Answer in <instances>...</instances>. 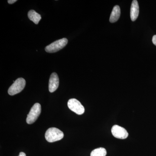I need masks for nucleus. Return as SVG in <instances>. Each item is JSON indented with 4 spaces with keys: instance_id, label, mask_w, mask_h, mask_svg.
I'll return each mask as SVG.
<instances>
[{
    "instance_id": "11",
    "label": "nucleus",
    "mask_w": 156,
    "mask_h": 156,
    "mask_svg": "<svg viewBox=\"0 0 156 156\" xmlns=\"http://www.w3.org/2000/svg\"><path fill=\"white\" fill-rule=\"evenodd\" d=\"M107 151L104 148H98L92 151L90 156H106Z\"/></svg>"
},
{
    "instance_id": "13",
    "label": "nucleus",
    "mask_w": 156,
    "mask_h": 156,
    "mask_svg": "<svg viewBox=\"0 0 156 156\" xmlns=\"http://www.w3.org/2000/svg\"><path fill=\"white\" fill-rule=\"evenodd\" d=\"M16 2H17V0H9L8 1V3L10 4H14V3Z\"/></svg>"
},
{
    "instance_id": "8",
    "label": "nucleus",
    "mask_w": 156,
    "mask_h": 156,
    "mask_svg": "<svg viewBox=\"0 0 156 156\" xmlns=\"http://www.w3.org/2000/svg\"><path fill=\"white\" fill-rule=\"evenodd\" d=\"M139 13V7L138 2L136 0L132 1L131 3L130 17L131 20L135 21L138 17Z\"/></svg>"
},
{
    "instance_id": "3",
    "label": "nucleus",
    "mask_w": 156,
    "mask_h": 156,
    "mask_svg": "<svg viewBox=\"0 0 156 156\" xmlns=\"http://www.w3.org/2000/svg\"><path fill=\"white\" fill-rule=\"evenodd\" d=\"M26 81L22 78H18L9 88L8 93L11 95L18 94L23 90L25 87Z\"/></svg>"
},
{
    "instance_id": "6",
    "label": "nucleus",
    "mask_w": 156,
    "mask_h": 156,
    "mask_svg": "<svg viewBox=\"0 0 156 156\" xmlns=\"http://www.w3.org/2000/svg\"><path fill=\"white\" fill-rule=\"evenodd\" d=\"M112 133L115 137L119 139H126L128 136L127 130L118 125H115L113 126L112 128Z\"/></svg>"
},
{
    "instance_id": "4",
    "label": "nucleus",
    "mask_w": 156,
    "mask_h": 156,
    "mask_svg": "<svg viewBox=\"0 0 156 156\" xmlns=\"http://www.w3.org/2000/svg\"><path fill=\"white\" fill-rule=\"evenodd\" d=\"M41 108L40 104L36 103L32 106L27 118L26 122L28 124H33L36 121L41 114Z\"/></svg>"
},
{
    "instance_id": "2",
    "label": "nucleus",
    "mask_w": 156,
    "mask_h": 156,
    "mask_svg": "<svg viewBox=\"0 0 156 156\" xmlns=\"http://www.w3.org/2000/svg\"><path fill=\"white\" fill-rule=\"evenodd\" d=\"M68 43V40L65 38L57 40L48 45L45 48V50L48 53H55L64 48Z\"/></svg>"
},
{
    "instance_id": "12",
    "label": "nucleus",
    "mask_w": 156,
    "mask_h": 156,
    "mask_svg": "<svg viewBox=\"0 0 156 156\" xmlns=\"http://www.w3.org/2000/svg\"><path fill=\"white\" fill-rule=\"evenodd\" d=\"M152 42L156 46V35H154L152 38Z\"/></svg>"
},
{
    "instance_id": "1",
    "label": "nucleus",
    "mask_w": 156,
    "mask_h": 156,
    "mask_svg": "<svg viewBox=\"0 0 156 156\" xmlns=\"http://www.w3.org/2000/svg\"><path fill=\"white\" fill-rule=\"evenodd\" d=\"M45 136L48 142H54L62 139L64 136V134L58 128H51L46 131Z\"/></svg>"
},
{
    "instance_id": "9",
    "label": "nucleus",
    "mask_w": 156,
    "mask_h": 156,
    "mask_svg": "<svg viewBox=\"0 0 156 156\" xmlns=\"http://www.w3.org/2000/svg\"><path fill=\"white\" fill-rule=\"evenodd\" d=\"M121 14V10L119 6L115 5L113 9L110 17L109 21L111 23H115L119 19Z\"/></svg>"
},
{
    "instance_id": "10",
    "label": "nucleus",
    "mask_w": 156,
    "mask_h": 156,
    "mask_svg": "<svg viewBox=\"0 0 156 156\" xmlns=\"http://www.w3.org/2000/svg\"><path fill=\"white\" fill-rule=\"evenodd\" d=\"M28 17L29 19L36 24H37L41 19V15L33 10L29 11Z\"/></svg>"
},
{
    "instance_id": "14",
    "label": "nucleus",
    "mask_w": 156,
    "mask_h": 156,
    "mask_svg": "<svg viewBox=\"0 0 156 156\" xmlns=\"http://www.w3.org/2000/svg\"><path fill=\"white\" fill-rule=\"evenodd\" d=\"M18 156H26V154L24 153L21 152L20 153L19 155Z\"/></svg>"
},
{
    "instance_id": "5",
    "label": "nucleus",
    "mask_w": 156,
    "mask_h": 156,
    "mask_svg": "<svg viewBox=\"0 0 156 156\" xmlns=\"http://www.w3.org/2000/svg\"><path fill=\"white\" fill-rule=\"evenodd\" d=\"M69 108L74 112L79 115L83 114L85 112V108L80 101L75 98L70 99L68 101Z\"/></svg>"
},
{
    "instance_id": "7",
    "label": "nucleus",
    "mask_w": 156,
    "mask_h": 156,
    "mask_svg": "<svg viewBox=\"0 0 156 156\" xmlns=\"http://www.w3.org/2000/svg\"><path fill=\"white\" fill-rule=\"evenodd\" d=\"M59 85V79L58 75L53 73L50 76L49 83V90L50 92H53L58 88Z\"/></svg>"
}]
</instances>
